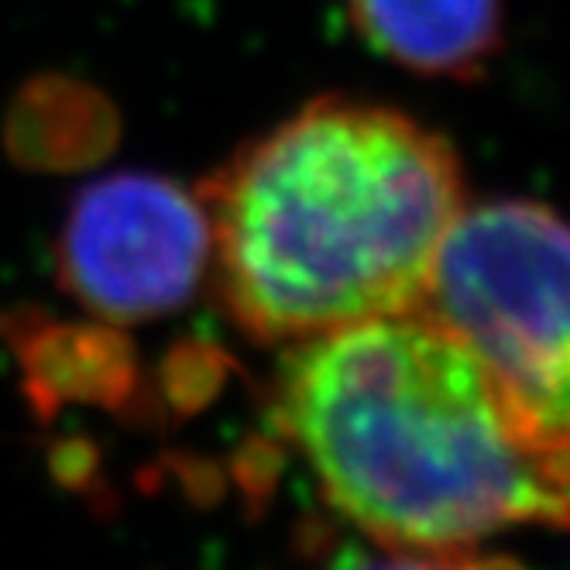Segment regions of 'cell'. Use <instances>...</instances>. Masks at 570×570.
<instances>
[{
    "instance_id": "277c9868",
    "label": "cell",
    "mask_w": 570,
    "mask_h": 570,
    "mask_svg": "<svg viewBox=\"0 0 570 570\" xmlns=\"http://www.w3.org/2000/svg\"><path fill=\"white\" fill-rule=\"evenodd\" d=\"M210 258L207 203L155 176L90 186L62 230L66 289L114 323L179 309Z\"/></svg>"
},
{
    "instance_id": "6da1fadb",
    "label": "cell",
    "mask_w": 570,
    "mask_h": 570,
    "mask_svg": "<svg viewBox=\"0 0 570 570\" xmlns=\"http://www.w3.org/2000/svg\"><path fill=\"white\" fill-rule=\"evenodd\" d=\"M272 420L323 499L395 557L471 563L512 529L570 525V446L423 313L296 341Z\"/></svg>"
},
{
    "instance_id": "3957f363",
    "label": "cell",
    "mask_w": 570,
    "mask_h": 570,
    "mask_svg": "<svg viewBox=\"0 0 570 570\" xmlns=\"http://www.w3.org/2000/svg\"><path fill=\"white\" fill-rule=\"evenodd\" d=\"M423 316L464 337L547 436L570 446V224L537 203L461 210Z\"/></svg>"
},
{
    "instance_id": "5b68a950",
    "label": "cell",
    "mask_w": 570,
    "mask_h": 570,
    "mask_svg": "<svg viewBox=\"0 0 570 570\" xmlns=\"http://www.w3.org/2000/svg\"><path fill=\"white\" fill-rule=\"evenodd\" d=\"M361 35L426 76H474L502 38V0H351Z\"/></svg>"
},
{
    "instance_id": "7a4b0ae2",
    "label": "cell",
    "mask_w": 570,
    "mask_h": 570,
    "mask_svg": "<svg viewBox=\"0 0 570 570\" xmlns=\"http://www.w3.org/2000/svg\"><path fill=\"white\" fill-rule=\"evenodd\" d=\"M203 203L230 320L296 344L416 313L464 183L451 145L413 117L316 100L244 148Z\"/></svg>"
}]
</instances>
